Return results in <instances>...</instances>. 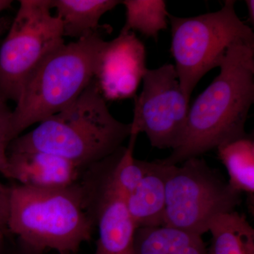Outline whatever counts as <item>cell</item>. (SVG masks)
I'll return each instance as SVG.
<instances>
[{
  "label": "cell",
  "instance_id": "obj_1",
  "mask_svg": "<svg viewBox=\"0 0 254 254\" xmlns=\"http://www.w3.org/2000/svg\"><path fill=\"white\" fill-rule=\"evenodd\" d=\"M219 68L220 73L190 106L181 144L164 163L178 165L247 136L254 102V42L233 45Z\"/></svg>",
  "mask_w": 254,
  "mask_h": 254
},
{
  "label": "cell",
  "instance_id": "obj_2",
  "mask_svg": "<svg viewBox=\"0 0 254 254\" xmlns=\"http://www.w3.org/2000/svg\"><path fill=\"white\" fill-rule=\"evenodd\" d=\"M131 126L114 118L94 79L66 108L11 142L10 152L40 151L87 170L123 147Z\"/></svg>",
  "mask_w": 254,
  "mask_h": 254
},
{
  "label": "cell",
  "instance_id": "obj_16",
  "mask_svg": "<svg viewBox=\"0 0 254 254\" xmlns=\"http://www.w3.org/2000/svg\"><path fill=\"white\" fill-rule=\"evenodd\" d=\"M228 174L229 185L239 193L254 194V141L252 136L224 143L216 148Z\"/></svg>",
  "mask_w": 254,
  "mask_h": 254
},
{
  "label": "cell",
  "instance_id": "obj_8",
  "mask_svg": "<svg viewBox=\"0 0 254 254\" xmlns=\"http://www.w3.org/2000/svg\"><path fill=\"white\" fill-rule=\"evenodd\" d=\"M142 81L143 89L134 98L130 136L144 133L154 148L175 150L185 136L190 108L175 66L148 69Z\"/></svg>",
  "mask_w": 254,
  "mask_h": 254
},
{
  "label": "cell",
  "instance_id": "obj_21",
  "mask_svg": "<svg viewBox=\"0 0 254 254\" xmlns=\"http://www.w3.org/2000/svg\"><path fill=\"white\" fill-rule=\"evenodd\" d=\"M248 9L249 20L252 25L254 24V0H247L245 1Z\"/></svg>",
  "mask_w": 254,
  "mask_h": 254
},
{
  "label": "cell",
  "instance_id": "obj_6",
  "mask_svg": "<svg viewBox=\"0 0 254 254\" xmlns=\"http://www.w3.org/2000/svg\"><path fill=\"white\" fill-rule=\"evenodd\" d=\"M241 202L242 193L204 159L169 165L164 226L202 236L217 217L234 211Z\"/></svg>",
  "mask_w": 254,
  "mask_h": 254
},
{
  "label": "cell",
  "instance_id": "obj_5",
  "mask_svg": "<svg viewBox=\"0 0 254 254\" xmlns=\"http://www.w3.org/2000/svg\"><path fill=\"white\" fill-rule=\"evenodd\" d=\"M171 53L180 86L187 99L205 74L219 67L227 50L240 42H254L252 28L239 18L235 1L194 17L170 14Z\"/></svg>",
  "mask_w": 254,
  "mask_h": 254
},
{
  "label": "cell",
  "instance_id": "obj_20",
  "mask_svg": "<svg viewBox=\"0 0 254 254\" xmlns=\"http://www.w3.org/2000/svg\"><path fill=\"white\" fill-rule=\"evenodd\" d=\"M6 254H46V252L35 250L18 240L17 244Z\"/></svg>",
  "mask_w": 254,
  "mask_h": 254
},
{
  "label": "cell",
  "instance_id": "obj_15",
  "mask_svg": "<svg viewBox=\"0 0 254 254\" xmlns=\"http://www.w3.org/2000/svg\"><path fill=\"white\" fill-rule=\"evenodd\" d=\"M208 254H254V229L245 215L234 210L210 224Z\"/></svg>",
  "mask_w": 254,
  "mask_h": 254
},
{
  "label": "cell",
  "instance_id": "obj_24",
  "mask_svg": "<svg viewBox=\"0 0 254 254\" xmlns=\"http://www.w3.org/2000/svg\"><path fill=\"white\" fill-rule=\"evenodd\" d=\"M12 2L13 1L11 0H0V13L9 9Z\"/></svg>",
  "mask_w": 254,
  "mask_h": 254
},
{
  "label": "cell",
  "instance_id": "obj_14",
  "mask_svg": "<svg viewBox=\"0 0 254 254\" xmlns=\"http://www.w3.org/2000/svg\"><path fill=\"white\" fill-rule=\"evenodd\" d=\"M134 254H208L202 236L168 226L137 229Z\"/></svg>",
  "mask_w": 254,
  "mask_h": 254
},
{
  "label": "cell",
  "instance_id": "obj_11",
  "mask_svg": "<svg viewBox=\"0 0 254 254\" xmlns=\"http://www.w3.org/2000/svg\"><path fill=\"white\" fill-rule=\"evenodd\" d=\"M86 170L66 159L40 151L8 153V178L22 186L60 189L81 180Z\"/></svg>",
  "mask_w": 254,
  "mask_h": 254
},
{
  "label": "cell",
  "instance_id": "obj_23",
  "mask_svg": "<svg viewBox=\"0 0 254 254\" xmlns=\"http://www.w3.org/2000/svg\"><path fill=\"white\" fill-rule=\"evenodd\" d=\"M10 21L4 17H0V39L5 31H8L10 26Z\"/></svg>",
  "mask_w": 254,
  "mask_h": 254
},
{
  "label": "cell",
  "instance_id": "obj_19",
  "mask_svg": "<svg viewBox=\"0 0 254 254\" xmlns=\"http://www.w3.org/2000/svg\"><path fill=\"white\" fill-rule=\"evenodd\" d=\"M9 187L0 182V231L8 233L7 223L9 210Z\"/></svg>",
  "mask_w": 254,
  "mask_h": 254
},
{
  "label": "cell",
  "instance_id": "obj_22",
  "mask_svg": "<svg viewBox=\"0 0 254 254\" xmlns=\"http://www.w3.org/2000/svg\"><path fill=\"white\" fill-rule=\"evenodd\" d=\"M6 235L4 232L0 231V254H6L7 252L6 249Z\"/></svg>",
  "mask_w": 254,
  "mask_h": 254
},
{
  "label": "cell",
  "instance_id": "obj_13",
  "mask_svg": "<svg viewBox=\"0 0 254 254\" xmlns=\"http://www.w3.org/2000/svg\"><path fill=\"white\" fill-rule=\"evenodd\" d=\"M121 4L118 0H51L64 37L77 40L99 33L100 20L108 11Z\"/></svg>",
  "mask_w": 254,
  "mask_h": 254
},
{
  "label": "cell",
  "instance_id": "obj_17",
  "mask_svg": "<svg viewBox=\"0 0 254 254\" xmlns=\"http://www.w3.org/2000/svg\"><path fill=\"white\" fill-rule=\"evenodd\" d=\"M121 4L126 11L123 31H137L157 41L159 33L168 28L170 14L164 0H125Z\"/></svg>",
  "mask_w": 254,
  "mask_h": 254
},
{
  "label": "cell",
  "instance_id": "obj_12",
  "mask_svg": "<svg viewBox=\"0 0 254 254\" xmlns=\"http://www.w3.org/2000/svg\"><path fill=\"white\" fill-rule=\"evenodd\" d=\"M168 168L163 160L151 161L148 173L125 198L127 210L137 229L164 226Z\"/></svg>",
  "mask_w": 254,
  "mask_h": 254
},
{
  "label": "cell",
  "instance_id": "obj_7",
  "mask_svg": "<svg viewBox=\"0 0 254 254\" xmlns=\"http://www.w3.org/2000/svg\"><path fill=\"white\" fill-rule=\"evenodd\" d=\"M51 0H21L0 46V99L16 103L28 78L64 44Z\"/></svg>",
  "mask_w": 254,
  "mask_h": 254
},
{
  "label": "cell",
  "instance_id": "obj_4",
  "mask_svg": "<svg viewBox=\"0 0 254 254\" xmlns=\"http://www.w3.org/2000/svg\"><path fill=\"white\" fill-rule=\"evenodd\" d=\"M105 41L99 33L64 44L38 66L23 86L12 110L14 139L35 124L66 108L94 78Z\"/></svg>",
  "mask_w": 254,
  "mask_h": 254
},
{
  "label": "cell",
  "instance_id": "obj_9",
  "mask_svg": "<svg viewBox=\"0 0 254 254\" xmlns=\"http://www.w3.org/2000/svg\"><path fill=\"white\" fill-rule=\"evenodd\" d=\"M81 182L98 230L93 254H134L137 227L127 210L125 195L112 180L108 160L90 167Z\"/></svg>",
  "mask_w": 254,
  "mask_h": 254
},
{
  "label": "cell",
  "instance_id": "obj_10",
  "mask_svg": "<svg viewBox=\"0 0 254 254\" xmlns=\"http://www.w3.org/2000/svg\"><path fill=\"white\" fill-rule=\"evenodd\" d=\"M146 52L136 33L121 30L100 51L94 81L106 100L135 98L146 73Z\"/></svg>",
  "mask_w": 254,
  "mask_h": 254
},
{
  "label": "cell",
  "instance_id": "obj_18",
  "mask_svg": "<svg viewBox=\"0 0 254 254\" xmlns=\"http://www.w3.org/2000/svg\"><path fill=\"white\" fill-rule=\"evenodd\" d=\"M14 140L12 110L7 102L0 99V173L6 178H8V150Z\"/></svg>",
  "mask_w": 254,
  "mask_h": 254
},
{
  "label": "cell",
  "instance_id": "obj_3",
  "mask_svg": "<svg viewBox=\"0 0 254 254\" xmlns=\"http://www.w3.org/2000/svg\"><path fill=\"white\" fill-rule=\"evenodd\" d=\"M7 229L25 245L41 252L77 254L95 230L81 180L60 189L9 186Z\"/></svg>",
  "mask_w": 254,
  "mask_h": 254
}]
</instances>
